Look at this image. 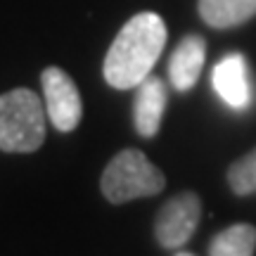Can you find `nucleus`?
Masks as SVG:
<instances>
[{
	"label": "nucleus",
	"mask_w": 256,
	"mask_h": 256,
	"mask_svg": "<svg viewBox=\"0 0 256 256\" xmlns=\"http://www.w3.org/2000/svg\"><path fill=\"white\" fill-rule=\"evenodd\" d=\"M166 24L156 12L130 17L104 57V78L116 90H130L145 81L166 46Z\"/></svg>",
	"instance_id": "1"
},
{
	"label": "nucleus",
	"mask_w": 256,
	"mask_h": 256,
	"mask_svg": "<svg viewBox=\"0 0 256 256\" xmlns=\"http://www.w3.org/2000/svg\"><path fill=\"white\" fill-rule=\"evenodd\" d=\"M46 102L28 88H14L0 95V150L36 152L46 140Z\"/></svg>",
	"instance_id": "2"
},
{
	"label": "nucleus",
	"mask_w": 256,
	"mask_h": 256,
	"mask_svg": "<svg viewBox=\"0 0 256 256\" xmlns=\"http://www.w3.org/2000/svg\"><path fill=\"white\" fill-rule=\"evenodd\" d=\"M102 194L112 204H126L140 197H154L166 188L164 174L156 168L145 152L121 150L112 159L100 180Z\"/></svg>",
	"instance_id": "3"
},
{
	"label": "nucleus",
	"mask_w": 256,
	"mask_h": 256,
	"mask_svg": "<svg viewBox=\"0 0 256 256\" xmlns=\"http://www.w3.org/2000/svg\"><path fill=\"white\" fill-rule=\"evenodd\" d=\"M40 83H43V102H46L50 124L62 133L74 130L83 116L81 92L74 78L60 66H48L40 76Z\"/></svg>",
	"instance_id": "4"
},
{
	"label": "nucleus",
	"mask_w": 256,
	"mask_h": 256,
	"mask_svg": "<svg viewBox=\"0 0 256 256\" xmlns=\"http://www.w3.org/2000/svg\"><path fill=\"white\" fill-rule=\"evenodd\" d=\"M202 218V202L194 192H180L159 209L154 220L156 242L166 249H180L192 238Z\"/></svg>",
	"instance_id": "5"
},
{
	"label": "nucleus",
	"mask_w": 256,
	"mask_h": 256,
	"mask_svg": "<svg viewBox=\"0 0 256 256\" xmlns=\"http://www.w3.org/2000/svg\"><path fill=\"white\" fill-rule=\"evenodd\" d=\"M214 88L232 110H247L252 104V78L244 55H226L214 66Z\"/></svg>",
	"instance_id": "6"
},
{
	"label": "nucleus",
	"mask_w": 256,
	"mask_h": 256,
	"mask_svg": "<svg viewBox=\"0 0 256 256\" xmlns=\"http://www.w3.org/2000/svg\"><path fill=\"white\" fill-rule=\"evenodd\" d=\"M166 102H168V92L159 76H147L138 86L136 102H133V121H136V130L142 138H154L159 133Z\"/></svg>",
	"instance_id": "7"
},
{
	"label": "nucleus",
	"mask_w": 256,
	"mask_h": 256,
	"mask_svg": "<svg viewBox=\"0 0 256 256\" xmlns=\"http://www.w3.org/2000/svg\"><path fill=\"white\" fill-rule=\"evenodd\" d=\"M204 57H206V43L200 36H185L176 46L171 62H168V78L176 90L185 92L200 81Z\"/></svg>",
	"instance_id": "8"
},
{
	"label": "nucleus",
	"mask_w": 256,
	"mask_h": 256,
	"mask_svg": "<svg viewBox=\"0 0 256 256\" xmlns=\"http://www.w3.org/2000/svg\"><path fill=\"white\" fill-rule=\"evenodd\" d=\"M197 8L211 28H232L256 17V0H200Z\"/></svg>",
	"instance_id": "9"
},
{
	"label": "nucleus",
	"mask_w": 256,
	"mask_h": 256,
	"mask_svg": "<svg viewBox=\"0 0 256 256\" xmlns=\"http://www.w3.org/2000/svg\"><path fill=\"white\" fill-rule=\"evenodd\" d=\"M256 228L249 223H235L220 230L209 244V256H254Z\"/></svg>",
	"instance_id": "10"
},
{
	"label": "nucleus",
	"mask_w": 256,
	"mask_h": 256,
	"mask_svg": "<svg viewBox=\"0 0 256 256\" xmlns=\"http://www.w3.org/2000/svg\"><path fill=\"white\" fill-rule=\"evenodd\" d=\"M228 185L230 190L247 197L256 192V147L244 156H240L238 162H232L228 168Z\"/></svg>",
	"instance_id": "11"
},
{
	"label": "nucleus",
	"mask_w": 256,
	"mask_h": 256,
	"mask_svg": "<svg viewBox=\"0 0 256 256\" xmlns=\"http://www.w3.org/2000/svg\"><path fill=\"white\" fill-rule=\"evenodd\" d=\"M176 256H192V254H188V252H178Z\"/></svg>",
	"instance_id": "12"
}]
</instances>
